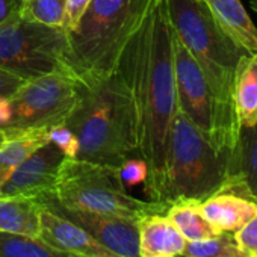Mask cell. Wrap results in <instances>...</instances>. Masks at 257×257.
Listing matches in <instances>:
<instances>
[{"instance_id":"obj_10","label":"cell","mask_w":257,"mask_h":257,"mask_svg":"<svg viewBox=\"0 0 257 257\" xmlns=\"http://www.w3.org/2000/svg\"><path fill=\"white\" fill-rule=\"evenodd\" d=\"M43 206L55 213L73 221L92 234L101 245L121 257H140L138 249V221L116 215L95 213L62 206L53 194L37 197Z\"/></svg>"},{"instance_id":"obj_29","label":"cell","mask_w":257,"mask_h":257,"mask_svg":"<svg viewBox=\"0 0 257 257\" xmlns=\"http://www.w3.org/2000/svg\"><path fill=\"white\" fill-rule=\"evenodd\" d=\"M20 16V0H0V25Z\"/></svg>"},{"instance_id":"obj_22","label":"cell","mask_w":257,"mask_h":257,"mask_svg":"<svg viewBox=\"0 0 257 257\" xmlns=\"http://www.w3.org/2000/svg\"><path fill=\"white\" fill-rule=\"evenodd\" d=\"M188 257H249L237 243L233 233L221 231L219 234L200 240H188L183 249Z\"/></svg>"},{"instance_id":"obj_12","label":"cell","mask_w":257,"mask_h":257,"mask_svg":"<svg viewBox=\"0 0 257 257\" xmlns=\"http://www.w3.org/2000/svg\"><path fill=\"white\" fill-rule=\"evenodd\" d=\"M43 206V204H41ZM47 245L76 257H121L101 245L85 228L43 206L40 237Z\"/></svg>"},{"instance_id":"obj_33","label":"cell","mask_w":257,"mask_h":257,"mask_svg":"<svg viewBox=\"0 0 257 257\" xmlns=\"http://www.w3.org/2000/svg\"><path fill=\"white\" fill-rule=\"evenodd\" d=\"M176 257H188V255H183V254H180V255H176Z\"/></svg>"},{"instance_id":"obj_31","label":"cell","mask_w":257,"mask_h":257,"mask_svg":"<svg viewBox=\"0 0 257 257\" xmlns=\"http://www.w3.org/2000/svg\"><path fill=\"white\" fill-rule=\"evenodd\" d=\"M8 141V135L5 132V128H0V149H2V146Z\"/></svg>"},{"instance_id":"obj_25","label":"cell","mask_w":257,"mask_h":257,"mask_svg":"<svg viewBox=\"0 0 257 257\" xmlns=\"http://www.w3.org/2000/svg\"><path fill=\"white\" fill-rule=\"evenodd\" d=\"M47 140L58 150H61L65 158L76 159V156L79 153V140L65 122L49 127Z\"/></svg>"},{"instance_id":"obj_13","label":"cell","mask_w":257,"mask_h":257,"mask_svg":"<svg viewBox=\"0 0 257 257\" xmlns=\"http://www.w3.org/2000/svg\"><path fill=\"white\" fill-rule=\"evenodd\" d=\"M227 191L257 203V121L240 127L231 153Z\"/></svg>"},{"instance_id":"obj_30","label":"cell","mask_w":257,"mask_h":257,"mask_svg":"<svg viewBox=\"0 0 257 257\" xmlns=\"http://www.w3.org/2000/svg\"><path fill=\"white\" fill-rule=\"evenodd\" d=\"M13 119V104L10 98L0 97V128L10 125Z\"/></svg>"},{"instance_id":"obj_1","label":"cell","mask_w":257,"mask_h":257,"mask_svg":"<svg viewBox=\"0 0 257 257\" xmlns=\"http://www.w3.org/2000/svg\"><path fill=\"white\" fill-rule=\"evenodd\" d=\"M134 92L138 110L140 156L149 165L144 186L150 201L158 203L171 122L177 113L173 26L167 0L155 5L135 37Z\"/></svg>"},{"instance_id":"obj_14","label":"cell","mask_w":257,"mask_h":257,"mask_svg":"<svg viewBox=\"0 0 257 257\" xmlns=\"http://www.w3.org/2000/svg\"><path fill=\"white\" fill-rule=\"evenodd\" d=\"M140 257H176L183 254L186 239L167 213H149L138 219Z\"/></svg>"},{"instance_id":"obj_20","label":"cell","mask_w":257,"mask_h":257,"mask_svg":"<svg viewBox=\"0 0 257 257\" xmlns=\"http://www.w3.org/2000/svg\"><path fill=\"white\" fill-rule=\"evenodd\" d=\"M167 215L186 240L207 239L221 233L203 216L200 210V201H177L168 207Z\"/></svg>"},{"instance_id":"obj_5","label":"cell","mask_w":257,"mask_h":257,"mask_svg":"<svg viewBox=\"0 0 257 257\" xmlns=\"http://www.w3.org/2000/svg\"><path fill=\"white\" fill-rule=\"evenodd\" d=\"M231 153L218 150L200 128L177 110L168 137L165 167L158 203L203 201L227 191Z\"/></svg>"},{"instance_id":"obj_27","label":"cell","mask_w":257,"mask_h":257,"mask_svg":"<svg viewBox=\"0 0 257 257\" xmlns=\"http://www.w3.org/2000/svg\"><path fill=\"white\" fill-rule=\"evenodd\" d=\"M91 0H67V7H65V17H64V25L62 29L68 34L71 32L83 17L88 5Z\"/></svg>"},{"instance_id":"obj_3","label":"cell","mask_w":257,"mask_h":257,"mask_svg":"<svg viewBox=\"0 0 257 257\" xmlns=\"http://www.w3.org/2000/svg\"><path fill=\"white\" fill-rule=\"evenodd\" d=\"M174 34L200 65L213 98V146L233 153L240 125L234 110L236 70L246 52L216 23L203 0H167Z\"/></svg>"},{"instance_id":"obj_17","label":"cell","mask_w":257,"mask_h":257,"mask_svg":"<svg viewBox=\"0 0 257 257\" xmlns=\"http://www.w3.org/2000/svg\"><path fill=\"white\" fill-rule=\"evenodd\" d=\"M41 209L35 197H0V231L40 237Z\"/></svg>"},{"instance_id":"obj_28","label":"cell","mask_w":257,"mask_h":257,"mask_svg":"<svg viewBox=\"0 0 257 257\" xmlns=\"http://www.w3.org/2000/svg\"><path fill=\"white\" fill-rule=\"evenodd\" d=\"M25 82L26 80L22 79L20 76L0 68V97L11 98Z\"/></svg>"},{"instance_id":"obj_11","label":"cell","mask_w":257,"mask_h":257,"mask_svg":"<svg viewBox=\"0 0 257 257\" xmlns=\"http://www.w3.org/2000/svg\"><path fill=\"white\" fill-rule=\"evenodd\" d=\"M65 156L53 144L46 143L31 153L0 188V197H40L53 194L59 168Z\"/></svg>"},{"instance_id":"obj_8","label":"cell","mask_w":257,"mask_h":257,"mask_svg":"<svg viewBox=\"0 0 257 257\" xmlns=\"http://www.w3.org/2000/svg\"><path fill=\"white\" fill-rule=\"evenodd\" d=\"M79 79L67 68L26 80L10 98L13 119L7 135L65 122L79 98Z\"/></svg>"},{"instance_id":"obj_4","label":"cell","mask_w":257,"mask_h":257,"mask_svg":"<svg viewBox=\"0 0 257 257\" xmlns=\"http://www.w3.org/2000/svg\"><path fill=\"white\" fill-rule=\"evenodd\" d=\"M153 5L155 0H91L67 34L64 67L83 83L110 76Z\"/></svg>"},{"instance_id":"obj_23","label":"cell","mask_w":257,"mask_h":257,"mask_svg":"<svg viewBox=\"0 0 257 257\" xmlns=\"http://www.w3.org/2000/svg\"><path fill=\"white\" fill-rule=\"evenodd\" d=\"M67 0H20V16L46 26L62 28Z\"/></svg>"},{"instance_id":"obj_26","label":"cell","mask_w":257,"mask_h":257,"mask_svg":"<svg viewBox=\"0 0 257 257\" xmlns=\"http://www.w3.org/2000/svg\"><path fill=\"white\" fill-rule=\"evenodd\" d=\"M233 234L249 257H257V213Z\"/></svg>"},{"instance_id":"obj_9","label":"cell","mask_w":257,"mask_h":257,"mask_svg":"<svg viewBox=\"0 0 257 257\" xmlns=\"http://www.w3.org/2000/svg\"><path fill=\"white\" fill-rule=\"evenodd\" d=\"M177 109L186 115L213 144V98L207 80L186 46L173 31Z\"/></svg>"},{"instance_id":"obj_6","label":"cell","mask_w":257,"mask_h":257,"mask_svg":"<svg viewBox=\"0 0 257 257\" xmlns=\"http://www.w3.org/2000/svg\"><path fill=\"white\" fill-rule=\"evenodd\" d=\"M53 197L67 207L135 221L168 210L165 204L134 197L122 186L116 168L68 158L59 168Z\"/></svg>"},{"instance_id":"obj_18","label":"cell","mask_w":257,"mask_h":257,"mask_svg":"<svg viewBox=\"0 0 257 257\" xmlns=\"http://www.w3.org/2000/svg\"><path fill=\"white\" fill-rule=\"evenodd\" d=\"M234 110L240 127L257 121V53H246L236 70L233 88Z\"/></svg>"},{"instance_id":"obj_34","label":"cell","mask_w":257,"mask_h":257,"mask_svg":"<svg viewBox=\"0 0 257 257\" xmlns=\"http://www.w3.org/2000/svg\"><path fill=\"white\" fill-rule=\"evenodd\" d=\"M73 257H76V255H73Z\"/></svg>"},{"instance_id":"obj_15","label":"cell","mask_w":257,"mask_h":257,"mask_svg":"<svg viewBox=\"0 0 257 257\" xmlns=\"http://www.w3.org/2000/svg\"><path fill=\"white\" fill-rule=\"evenodd\" d=\"M200 210L216 230L236 233L257 213V203L231 191H222L203 200Z\"/></svg>"},{"instance_id":"obj_16","label":"cell","mask_w":257,"mask_h":257,"mask_svg":"<svg viewBox=\"0 0 257 257\" xmlns=\"http://www.w3.org/2000/svg\"><path fill=\"white\" fill-rule=\"evenodd\" d=\"M222 31L246 53H257V28L240 0H203Z\"/></svg>"},{"instance_id":"obj_32","label":"cell","mask_w":257,"mask_h":257,"mask_svg":"<svg viewBox=\"0 0 257 257\" xmlns=\"http://www.w3.org/2000/svg\"><path fill=\"white\" fill-rule=\"evenodd\" d=\"M249 7L254 13H257V0H249Z\"/></svg>"},{"instance_id":"obj_24","label":"cell","mask_w":257,"mask_h":257,"mask_svg":"<svg viewBox=\"0 0 257 257\" xmlns=\"http://www.w3.org/2000/svg\"><path fill=\"white\" fill-rule=\"evenodd\" d=\"M116 171H118V177H119L122 186L127 191H131L132 188L140 186V185L146 186L147 179H149V165L140 156L125 159L116 168Z\"/></svg>"},{"instance_id":"obj_19","label":"cell","mask_w":257,"mask_h":257,"mask_svg":"<svg viewBox=\"0 0 257 257\" xmlns=\"http://www.w3.org/2000/svg\"><path fill=\"white\" fill-rule=\"evenodd\" d=\"M47 131L49 128H35L8 135V141L0 149V188L31 153L49 143Z\"/></svg>"},{"instance_id":"obj_21","label":"cell","mask_w":257,"mask_h":257,"mask_svg":"<svg viewBox=\"0 0 257 257\" xmlns=\"http://www.w3.org/2000/svg\"><path fill=\"white\" fill-rule=\"evenodd\" d=\"M0 257H73L38 237L0 231Z\"/></svg>"},{"instance_id":"obj_7","label":"cell","mask_w":257,"mask_h":257,"mask_svg":"<svg viewBox=\"0 0 257 257\" xmlns=\"http://www.w3.org/2000/svg\"><path fill=\"white\" fill-rule=\"evenodd\" d=\"M67 32L17 16L0 25V68L31 80L64 67Z\"/></svg>"},{"instance_id":"obj_2","label":"cell","mask_w":257,"mask_h":257,"mask_svg":"<svg viewBox=\"0 0 257 257\" xmlns=\"http://www.w3.org/2000/svg\"><path fill=\"white\" fill-rule=\"evenodd\" d=\"M135 37L110 76L89 83L79 80L77 103L65 119L79 140V161L118 168L125 159L140 156L134 92Z\"/></svg>"}]
</instances>
